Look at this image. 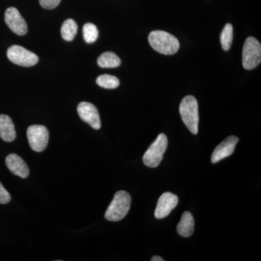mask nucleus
<instances>
[{"label":"nucleus","instance_id":"nucleus-1","mask_svg":"<svg viewBox=\"0 0 261 261\" xmlns=\"http://www.w3.org/2000/svg\"><path fill=\"white\" fill-rule=\"evenodd\" d=\"M149 44L154 50L163 55H173L177 53L180 44L174 36L163 31H153L149 34Z\"/></svg>","mask_w":261,"mask_h":261},{"label":"nucleus","instance_id":"nucleus-2","mask_svg":"<svg viewBox=\"0 0 261 261\" xmlns=\"http://www.w3.org/2000/svg\"><path fill=\"white\" fill-rule=\"evenodd\" d=\"M132 198L128 192L119 191L115 194L108 206L105 217L110 221H119L124 219L130 210Z\"/></svg>","mask_w":261,"mask_h":261},{"label":"nucleus","instance_id":"nucleus-3","mask_svg":"<svg viewBox=\"0 0 261 261\" xmlns=\"http://www.w3.org/2000/svg\"><path fill=\"white\" fill-rule=\"evenodd\" d=\"M182 121L193 135L198 132V102L193 96H187L182 99L179 106Z\"/></svg>","mask_w":261,"mask_h":261},{"label":"nucleus","instance_id":"nucleus-4","mask_svg":"<svg viewBox=\"0 0 261 261\" xmlns=\"http://www.w3.org/2000/svg\"><path fill=\"white\" fill-rule=\"evenodd\" d=\"M167 147V137L164 134H161L144 154L143 162L145 166L149 168L159 166L162 161Z\"/></svg>","mask_w":261,"mask_h":261},{"label":"nucleus","instance_id":"nucleus-5","mask_svg":"<svg viewBox=\"0 0 261 261\" xmlns=\"http://www.w3.org/2000/svg\"><path fill=\"white\" fill-rule=\"evenodd\" d=\"M261 61L260 43L255 38H247L243 49V65L244 68L252 70L256 68Z\"/></svg>","mask_w":261,"mask_h":261},{"label":"nucleus","instance_id":"nucleus-6","mask_svg":"<svg viewBox=\"0 0 261 261\" xmlns=\"http://www.w3.org/2000/svg\"><path fill=\"white\" fill-rule=\"evenodd\" d=\"M27 138L33 150L37 152H42L49 142V132L44 126L33 125L27 129Z\"/></svg>","mask_w":261,"mask_h":261},{"label":"nucleus","instance_id":"nucleus-7","mask_svg":"<svg viewBox=\"0 0 261 261\" xmlns=\"http://www.w3.org/2000/svg\"><path fill=\"white\" fill-rule=\"evenodd\" d=\"M7 56L12 63L20 66L32 67L39 62L37 55L19 45L10 47L7 51Z\"/></svg>","mask_w":261,"mask_h":261},{"label":"nucleus","instance_id":"nucleus-8","mask_svg":"<svg viewBox=\"0 0 261 261\" xmlns=\"http://www.w3.org/2000/svg\"><path fill=\"white\" fill-rule=\"evenodd\" d=\"M5 20L12 32L19 36H23L28 32L27 22L15 8H9L5 13Z\"/></svg>","mask_w":261,"mask_h":261},{"label":"nucleus","instance_id":"nucleus-9","mask_svg":"<svg viewBox=\"0 0 261 261\" xmlns=\"http://www.w3.org/2000/svg\"><path fill=\"white\" fill-rule=\"evenodd\" d=\"M77 111L81 119L88 123L94 129L98 130L101 128L100 117L97 108L93 104L87 102H81L77 107Z\"/></svg>","mask_w":261,"mask_h":261},{"label":"nucleus","instance_id":"nucleus-10","mask_svg":"<svg viewBox=\"0 0 261 261\" xmlns=\"http://www.w3.org/2000/svg\"><path fill=\"white\" fill-rule=\"evenodd\" d=\"M178 198L177 196L171 192L163 193L160 197L154 211L156 219H161L167 217L171 211L177 206Z\"/></svg>","mask_w":261,"mask_h":261},{"label":"nucleus","instance_id":"nucleus-11","mask_svg":"<svg viewBox=\"0 0 261 261\" xmlns=\"http://www.w3.org/2000/svg\"><path fill=\"white\" fill-rule=\"evenodd\" d=\"M238 142L239 139L235 136L227 137L214 149L211 156V162L216 163L231 155Z\"/></svg>","mask_w":261,"mask_h":261},{"label":"nucleus","instance_id":"nucleus-12","mask_svg":"<svg viewBox=\"0 0 261 261\" xmlns=\"http://www.w3.org/2000/svg\"><path fill=\"white\" fill-rule=\"evenodd\" d=\"M7 167L10 172L22 178L28 177L29 169L27 163L16 154H10L5 159Z\"/></svg>","mask_w":261,"mask_h":261},{"label":"nucleus","instance_id":"nucleus-13","mask_svg":"<svg viewBox=\"0 0 261 261\" xmlns=\"http://www.w3.org/2000/svg\"><path fill=\"white\" fill-rule=\"evenodd\" d=\"M0 137L7 142H11L16 137L14 123L7 115H0Z\"/></svg>","mask_w":261,"mask_h":261},{"label":"nucleus","instance_id":"nucleus-14","mask_svg":"<svg viewBox=\"0 0 261 261\" xmlns=\"http://www.w3.org/2000/svg\"><path fill=\"white\" fill-rule=\"evenodd\" d=\"M176 229L178 233L184 238H189L191 236L195 230V220L191 213L188 211L184 213Z\"/></svg>","mask_w":261,"mask_h":261},{"label":"nucleus","instance_id":"nucleus-15","mask_svg":"<svg viewBox=\"0 0 261 261\" xmlns=\"http://www.w3.org/2000/svg\"><path fill=\"white\" fill-rule=\"evenodd\" d=\"M121 59L112 51H106L102 53L98 58L97 64L101 68H117L121 65Z\"/></svg>","mask_w":261,"mask_h":261},{"label":"nucleus","instance_id":"nucleus-16","mask_svg":"<svg viewBox=\"0 0 261 261\" xmlns=\"http://www.w3.org/2000/svg\"><path fill=\"white\" fill-rule=\"evenodd\" d=\"M78 32V25L73 19H68L63 23L61 27V35L67 42H71L74 39Z\"/></svg>","mask_w":261,"mask_h":261},{"label":"nucleus","instance_id":"nucleus-17","mask_svg":"<svg viewBox=\"0 0 261 261\" xmlns=\"http://www.w3.org/2000/svg\"><path fill=\"white\" fill-rule=\"evenodd\" d=\"M220 39L223 49L225 51L229 50L233 41V27L231 24L227 23L225 25L221 32Z\"/></svg>","mask_w":261,"mask_h":261},{"label":"nucleus","instance_id":"nucleus-18","mask_svg":"<svg viewBox=\"0 0 261 261\" xmlns=\"http://www.w3.org/2000/svg\"><path fill=\"white\" fill-rule=\"evenodd\" d=\"M96 82L99 87L105 89H116L120 85V82L114 75L104 74L97 77Z\"/></svg>","mask_w":261,"mask_h":261},{"label":"nucleus","instance_id":"nucleus-19","mask_svg":"<svg viewBox=\"0 0 261 261\" xmlns=\"http://www.w3.org/2000/svg\"><path fill=\"white\" fill-rule=\"evenodd\" d=\"M99 32L97 27L93 23H86L83 27V37L84 40L88 44L97 41Z\"/></svg>","mask_w":261,"mask_h":261},{"label":"nucleus","instance_id":"nucleus-20","mask_svg":"<svg viewBox=\"0 0 261 261\" xmlns=\"http://www.w3.org/2000/svg\"><path fill=\"white\" fill-rule=\"evenodd\" d=\"M61 2V0H39L41 6L48 10L54 9L57 8Z\"/></svg>","mask_w":261,"mask_h":261},{"label":"nucleus","instance_id":"nucleus-21","mask_svg":"<svg viewBox=\"0 0 261 261\" xmlns=\"http://www.w3.org/2000/svg\"><path fill=\"white\" fill-rule=\"evenodd\" d=\"M11 200L9 192L5 190L3 185L0 182V204H8Z\"/></svg>","mask_w":261,"mask_h":261},{"label":"nucleus","instance_id":"nucleus-22","mask_svg":"<svg viewBox=\"0 0 261 261\" xmlns=\"http://www.w3.org/2000/svg\"><path fill=\"white\" fill-rule=\"evenodd\" d=\"M151 260H152V261H163L164 260H163V259L161 257L154 256V257H152V258L151 259Z\"/></svg>","mask_w":261,"mask_h":261}]
</instances>
